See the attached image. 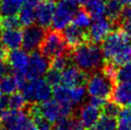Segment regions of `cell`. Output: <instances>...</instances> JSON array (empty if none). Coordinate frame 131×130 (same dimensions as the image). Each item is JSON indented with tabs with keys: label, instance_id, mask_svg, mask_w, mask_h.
I'll use <instances>...</instances> for the list:
<instances>
[{
	"label": "cell",
	"instance_id": "obj_19",
	"mask_svg": "<svg viewBox=\"0 0 131 130\" xmlns=\"http://www.w3.org/2000/svg\"><path fill=\"white\" fill-rule=\"evenodd\" d=\"M123 10V5L119 0H105V16L114 28L119 26Z\"/></svg>",
	"mask_w": 131,
	"mask_h": 130
},
{
	"label": "cell",
	"instance_id": "obj_28",
	"mask_svg": "<svg viewBox=\"0 0 131 130\" xmlns=\"http://www.w3.org/2000/svg\"><path fill=\"white\" fill-rule=\"evenodd\" d=\"M118 119V130H131V107L121 109Z\"/></svg>",
	"mask_w": 131,
	"mask_h": 130
},
{
	"label": "cell",
	"instance_id": "obj_41",
	"mask_svg": "<svg viewBox=\"0 0 131 130\" xmlns=\"http://www.w3.org/2000/svg\"><path fill=\"white\" fill-rule=\"evenodd\" d=\"M119 1H120L123 6H125V7L131 6V0H119Z\"/></svg>",
	"mask_w": 131,
	"mask_h": 130
},
{
	"label": "cell",
	"instance_id": "obj_33",
	"mask_svg": "<svg viewBox=\"0 0 131 130\" xmlns=\"http://www.w3.org/2000/svg\"><path fill=\"white\" fill-rule=\"evenodd\" d=\"M117 81L127 83L131 86V62L119 67L117 73Z\"/></svg>",
	"mask_w": 131,
	"mask_h": 130
},
{
	"label": "cell",
	"instance_id": "obj_32",
	"mask_svg": "<svg viewBox=\"0 0 131 130\" xmlns=\"http://www.w3.org/2000/svg\"><path fill=\"white\" fill-rule=\"evenodd\" d=\"M121 29L123 30L126 35L131 38V9L130 6L124 8L123 13H122V17H121L119 26Z\"/></svg>",
	"mask_w": 131,
	"mask_h": 130
},
{
	"label": "cell",
	"instance_id": "obj_5",
	"mask_svg": "<svg viewBox=\"0 0 131 130\" xmlns=\"http://www.w3.org/2000/svg\"><path fill=\"white\" fill-rule=\"evenodd\" d=\"M0 119L4 126L9 130H38L28 111V107L21 110L9 109L1 116Z\"/></svg>",
	"mask_w": 131,
	"mask_h": 130
},
{
	"label": "cell",
	"instance_id": "obj_30",
	"mask_svg": "<svg viewBox=\"0 0 131 130\" xmlns=\"http://www.w3.org/2000/svg\"><path fill=\"white\" fill-rule=\"evenodd\" d=\"M86 87L84 85H79V86L70 87V100L71 103L74 106L80 105L83 101L84 98L86 96Z\"/></svg>",
	"mask_w": 131,
	"mask_h": 130
},
{
	"label": "cell",
	"instance_id": "obj_11",
	"mask_svg": "<svg viewBox=\"0 0 131 130\" xmlns=\"http://www.w3.org/2000/svg\"><path fill=\"white\" fill-rule=\"evenodd\" d=\"M114 29V26L105 16L93 18V21L86 31L88 41L101 44Z\"/></svg>",
	"mask_w": 131,
	"mask_h": 130
},
{
	"label": "cell",
	"instance_id": "obj_29",
	"mask_svg": "<svg viewBox=\"0 0 131 130\" xmlns=\"http://www.w3.org/2000/svg\"><path fill=\"white\" fill-rule=\"evenodd\" d=\"M71 62H72L71 53L59 55V56H57L52 59H50V68L56 69L58 71L62 72L67 66H69L71 64Z\"/></svg>",
	"mask_w": 131,
	"mask_h": 130
},
{
	"label": "cell",
	"instance_id": "obj_2",
	"mask_svg": "<svg viewBox=\"0 0 131 130\" xmlns=\"http://www.w3.org/2000/svg\"><path fill=\"white\" fill-rule=\"evenodd\" d=\"M71 59L74 65L88 75L100 71L104 63L102 47L90 41L80 44L71 51Z\"/></svg>",
	"mask_w": 131,
	"mask_h": 130
},
{
	"label": "cell",
	"instance_id": "obj_3",
	"mask_svg": "<svg viewBox=\"0 0 131 130\" xmlns=\"http://www.w3.org/2000/svg\"><path fill=\"white\" fill-rule=\"evenodd\" d=\"M19 90L30 103L44 102L51 99L53 93L52 86L42 78L27 80V81L19 88Z\"/></svg>",
	"mask_w": 131,
	"mask_h": 130
},
{
	"label": "cell",
	"instance_id": "obj_4",
	"mask_svg": "<svg viewBox=\"0 0 131 130\" xmlns=\"http://www.w3.org/2000/svg\"><path fill=\"white\" fill-rule=\"evenodd\" d=\"M40 53L49 59H52L57 56L71 53V50L67 46L61 31L58 30H47L42 42L39 46Z\"/></svg>",
	"mask_w": 131,
	"mask_h": 130
},
{
	"label": "cell",
	"instance_id": "obj_15",
	"mask_svg": "<svg viewBox=\"0 0 131 130\" xmlns=\"http://www.w3.org/2000/svg\"><path fill=\"white\" fill-rule=\"evenodd\" d=\"M74 113L79 118L80 123H82L84 129L94 127L95 123H97V121H98V119L100 118L101 114H102L101 108L92 105L89 102L86 103V104L81 105L79 108V111L77 112V114L76 111Z\"/></svg>",
	"mask_w": 131,
	"mask_h": 130
},
{
	"label": "cell",
	"instance_id": "obj_25",
	"mask_svg": "<svg viewBox=\"0 0 131 130\" xmlns=\"http://www.w3.org/2000/svg\"><path fill=\"white\" fill-rule=\"evenodd\" d=\"M52 96L54 97V100H56L59 103L72 104L71 103V100H70V87L65 86L63 84H58V85L54 87Z\"/></svg>",
	"mask_w": 131,
	"mask_h": 130
},
{
	"label": "cell",
	"instance_id": "obj_10",
	"mask_svg": "<svg viewBox=\"0 0 131 130\" xmlns=\"http://www.w3.org/2000/svg\"><path fill=\"white\" fill-rule=\"evenodd\" d=\"M50 69V59L40 52L34 51L29 58V64L25 73L27 80H36L46 74Z\"/></svg>",
	"mask_w": 131,
	"mask_h": 130
},
{
	"label": "cell",
	"instance_id": "obj_40",
	"mask_svg": "<svg viewBox=\"0 0 131 130\" xmlns=\"http://www.w3.org/2000/svg\"><path fill=\"white\" fill-rule=\"evenodd\" d=\"M27 4H30V5H32V6H36L37 3H39L40 1H42V0H24Z\"/></svg>",
	"mask_w": 131,
	"mask_h": 130
},
{
	"label": "cell",
	"instance_id": "obj_9",
	"mask_svg": "<svg viewBox=\"0 0 131 130\" xmlns=\"http://www.w3.org/2000/svg\"><path fill=\"white\" fill-rule=\"evenodd\" d=\"M47 29L39 26L38 24H31L26 26L22 32V47L28 53L36 51L40 46L46 35Z\"/></svg>",
	"mask_w": 131,
	"mask_h": 130
},
{
	"label": "cell",
	"instance_id": "obj_31",
	"mask_svg": "<svg viewBox=\"0 0 131 130\" xmlns=\"http://www.w3.org/2000/svg\"><path fill=\"white\" fill-rule=\"evenodd\" d=\"M21 27V23L16 15H2L0 17V29H19Z\"/></svg>",
	"mask_w": 131,
	"mask_h": 130
},
{
	"label": "cell",
	"instance_id": "obj_12",
	"mask_svg": "<svg viewBox=\"0 0 131 130\" xmlns=\"http://www.w3.org/2000/svg\"><path fill=\"white\" fill-rule=\"evenodd\" d=\"M56 6V0H42L36 5L35 17L38 25L45 29L51 26Z\"/></svg>",
	"mask_w": 131,
	"mask_h": 130
},
{
	"label": "cell",
	"instance_id": "obj_23",
	"mask_svg": "<svg viewBox=\"0 0 131 130\" xmlns=\"http://www.w3.org/2000/svg\"><path fill=\"white\" fill-rule=\"evenodd\" d=\"M95 130H118V119L101 114L94 125Z\"/></svg>",
	"mask_w": 131,
	"mask_h": 130
},
{
	"label": "cell",
	"instance_id": "obj_18",
	"mask_svg": "<svg viewBox=\"0 0 131 130\" xmlns=\"http://www.w3.org/2000/svg\"><path fill=\"white\" fill-rule=\"evenodd\" d=\"M0 40L3 46L8 50L18 49L22 44V32L19 29L2 30L0 34Z\"/></svg>",
	"mask_w": 131,
	"mask_h": 130
},
{
	"label": "cell",
	"instance_id": "obj_44",
	"mask_svg": "<svg viewBox=\"0 0 131 130\" xmlns=\"http://www.w3.org/2000/svg\"><path fill=\"white\" fill-rule=\"evenodd\" d=\"M0 124H1V120H0Z\"/></svg>",
	"mask_w": 131,
	"mask_h": 130
},
{
	"label": "cell",
	"instance_id": "obj_34",
	"mask_svg": "<svg viewBox=\"0 0 131 130\" xmlns=\"http://www.w3.org/2000/svg\"><path fill=\"white\" fill-rule=\"evenodd\" d=\"M52 130H76L74 125L73 115L67 118H61L53 123Z\"/></svg>",
	"mask_w": 131,
	"mask_h": 130
},
{
	"label": "cell",
	"instance_id": "obj_16",
	"mask_svg": "<svg viewBox=\"0 0 131 130\" xmlns=\"http://www.w3.org/2000/svg\"><path fill=\"white\" fill-rule=\"evenodd\" d=\"M28 52L20 49H14L8 54V62L12 67L13 73L15 74H23L25 75L28 64H29Z\"/></svg>",
	"mask_w": 131,
	"mask_h": 130
},
{
	"label": "cell",
	"instance_id": "obj_17",
	"mask_svg": "<svg viewBox=\"0 0 131 130\" xmlns=\"http://www.w3.org/2000/svg\"><path fill=\"white\" fill-rule=\"evenodd\" d=\"M110 101L118 104L121 108L131 105V86L127 83L117 81L113 87Z\"/></svg>",
	"mask_w": 131,
	"mask_h": 130
},
{
	"label": "cell",
	"instance_id": "obj_37",
	"mask_svg": "<svg viewBox=\"0 0 131 130\" xmlns=\"http://www.w3.org/2000/svg\"><path fill=\"white\" fill-rule=\"evenodd\" d=\"M7 110H9V95L0 94V118Z\"/></svg>",
	"mask_w": 131,
	"mask_h": 130
},
{
	"label": "cell",
	"instance_id": "obj_14",
	"mask_svg": "<svg viewBox=\"0 0 131 130\" xmlns=\"http://www.w3.org/2000/svg\"><path fill=\"white\" fill-rule=\"evenodd\" d=\"M63 37L65 39L67 46L71 51L78 47L79 45L88 41L87 32L84 29H81L78 26L68 25L63 29Z\"/></svg>",
	"mask_w": 131,
	"mask_h": 130
},
{
	"label": "cell",
	"instance_id": "obj_45",
	"mask_svg": "<svg viewBox=\"0 0 131 130\" xmlns=\"http://www.w3.org/2000/svg\"><path fill=\"white\" fill-rule=\"evenodd\" d=\"M130 9H131V6H130Z\"/></svg>",
	"mask_w": 131,
	"mask_h": 130
},
{
	"label": "cell",
	"instance_id": "obj_6",
	"mask_svg": "<svg viewBox=\"0 0 131 130\" xmlns=\"http://www.w3.org/2000/svg\"><path fill=\"white\" fill-rule=\"evenodd\" d=\"M115 83L116 82L114 80L106 77L100 70L89 74L87 81L85 83V87L89 96L109 100Z\"/></svg>",
	"mask_w": 131,
	"mask_h": 130
},
{
	"label": "cell",
	"instance_id": "obj_1",
	"mask_svg": "<svg viewBox=\"0 0 131 130\" xmlns=\"http://www.w3.org/2000/svg\"><path fill=\"white\" fill-rule=\"evenodd\" d=\"M104 60L120 67L131 62V38L120 27L112 30L102 42Z\"/></svg>",
	"mask_w": 131,
	"mask_h": 130
},
{
	"label": "cell",
	"instance_id": "obj_7",
	"mask_svg": "<svg viewBox=\"0 0 131 130\" xmlns=\"http://www.w3.org/2000/svg\"><path fill=\"white\" fill-rule=\"evenodd\" d=\"M37 106L39 115L50 123H56L61 118L71 117L75 112V108L72 104L59 103L56 100L51 99L39 104L37 103Z\"/></svg>",
	"mask_w": 131,
	"mask_h": 130
},
{
	"label": "cell",
	"instance_id": "obj_8",
	"mask_svg": "<svg viewBox=\"0 0 131 130\" xmlns=\"http://www.w3.org/2000/svg\"><path fill=\"white\" fill-rule=\"evenodd\" d=\"M78 10L79 3L77 0H59L52 20L53 29L62 31L71 23Z\"/></svg>",
	"mask_w": 131,
	"mask_h": 130
},
{
	"label": "cell",
	"instance_id": "obj_13",
	"mask_svg": "<svg viewBox=\"0 0 131 130\" xmlns=\"http://www.w3.org/2000/svg\"><path fill=\"white\" fill-rule=\"evenodd\" d=\"M87 73L77 67L76 65L67 66L61 73V83L68 87L85 85L88 79Z\"/></svg>",
	"mask_w": 131,
	"mask_h": 130
},
{
	"label": "cell",
	"instance_id": "obj_22",
	"mask_svg": "<svg viewBox=\"0 0 131 130\" xmlns=\"http://www.w3.org/2000/svg\"><path fill=\"white\" fill-rule=\"evenodd\" d=\"M23 3H24V0H2V3L0 4V15H17Z\"/></svg>",
	"mask_w": 131,
	"mask_h": 130
},
{
	"label": "cell",
	"instance_id": "obj_46",
	"mask_svg": "<svg viewBox=\"0 0 131 130\" xmlns=\"http://www.w3.org/2000/svg\"><path fill=\"white\" fill-rule=\"evenodd\" d=\"M0 94H1V93H0Z\"/></svg>",
	"mask_w": 131,
	"mask_h": 130
},
{
	"label": "cell",
	"instance_id": "obj_35",
	"mask_svg": "<svg viewBox=\"0 0 131 130\" xmlns=\"http://www.w3.org/2000/svg\"><path fill=\"white\" fill-rule=\"evenodd\" d=\"M121 107L118 104H116L115 102H113L112 101L110 100H107V101L103 103L102 107H101V112L103 115L109 116V117H114V118H117L119 113L121 111Z\"/></svg>",
	"mask_w": 131,
	"mask_h": 130
},
{
	"label": "cell",
	"instance_id": "obj_21",
	"mask_svg": "<svg viewBox=\"0 0 131 130\" xmlns=\"http://www.w3.org/2000/svg\"><path fill=\"white\" fill-rule=\"evenodd\" d=\"M19 89L18 81L16 76L14 75H7L0 80V93L4 95H12Z\"/></svg>",
	"mask_w": 131,
	"mask_h": 130
},
{
	"label": "cell",
	"instance_id": "obj_26",
	"mask_svg": "<svg viewBox=\"0 0 131 130\" xmlns=\"http://www.w3.org/2000/svg\"><path fill=\"white\" fill-rule=\"evenodd\" d=\"M91 15H89V13H88L85 9H79L77 13L75 14L73 17V24L74 25L78 26V27H80L81 29H88V27L90 26L91 24Z\"/></svg>",
	"mask_w": 131,
	"mask_h": 130
},
{
	"label": "cell",
	"instance_id": "obj_39",
	"mask_svg": "<svg viewBox=\"0 0 131 130\" xmlns=\"http://www.w3.org/2000/svg\"><path fill=\"white\" fill-rule=\"evenodd\" d=\"M8 49L5 46H3L2 44H0V62L7 60L8 58Z\"/></svg>",
	"mask_w": 131,
	"mask_h": 130
},
{
	"label": "cell",
	"instance_id": "obj_27",
	"mask_svg": "<svg viewBox=\"0 0 131 130\" xmlns=\"http://www.w3.org/2000/svg\"><path fill=\"white\" fill-rule=\"evenodd\" d=\"M29 104L30 102H28L21 92L20 93L15 92L12 95H9V109H12V110L26 109Z\"/></svg>",
	"mask_w": 131,
	"mask_h": 130
},
{
	"label": "cell",
	"instance_id": "obj_43",
	"mask_svg": "<svg viewBox=\"0 0 131 130\" xmlns=\"http://www.w3.org/2000/svg\"><path fill=\"white\" fill-rule=\"evenodd\" d=\"M84 130H95V129H92V128H88V129H84Z\"/></svg>",
	"mask_w": 131,
	"mask_h": 130
},
{
	"label": "cell",
	"instance_id": "obj_42",
	"mask_svg": "<svg viewBox=\"0 0 131 130\" xmlns=\"http://www.w3.org/2000/svg\"><path fill=\"white\" fill-rule=\"evenodd\" d=\"M0 130H9L6 126H3V127H0Z\"/></svg>",
	"mask_w": 131,
	"mask_h": 130
},
{
	"label": "cell",
	"instance_id": "obj_36",
	"mask_svg": "<svg viewBox=\"0 0 131 130\" xmlns=\"http://www.w3.org/2000/svg\"><path fill=\"white\" fill-rule=\"evenodd\" d=\"M45 80L52 87H55L61 83V72L56 69H49L44 75Z\"/></svg>",
	"mask_w": 131,
	"mask_h": 130
},
{
	"label": "cell",
	"instance_id": "obj_38",
	"mask_svg": "<svg viewBox=\"0 0 131 130\" xmlns=\"http://www.w3.org/2000/svg\"><path fill=\"white\" fill-rule=\"evenodd\" d=\"M106 101H107V100H104V99H102V98L92 97V96H90V97H89V101H88V102L91 103L92 105H94V106H97V107H99V108H101Z\"/></svg>",
	"mask_w": 131,
	"mask_h": 130
},
{
	"label": "cell",
	"instance_id": "obj_20",
	"mask_svg": "<svg viewBox=\"0 0 131 130\" xmlns=\"http://www.w3.org/2000/svg\"><path fill=\"white\" fill-rule=\"evenodd\" d=\"M92 18L105 16V0H77Z\"/></svg>",
	"mask_w": 131,
	"mask_h": 130
},
{
	"label": "cell",
	"instance_id": "obj_24",
	"mask_svg": "<svg viewBox=\"0 0 131 130\" xmlns=\"http://www.w3.org/2000/svg\"><path fill=\"white\" fill-rule=\"evenodd\" d=\"M19 21L21 23V26H29L31 24H34L36 21L35 17V9L34 6L26 3L25 5H22L21 9L19 10Z\"/></svg>",
	"mask_w": 131,
	"mask_h": 130
}]
</instances>
